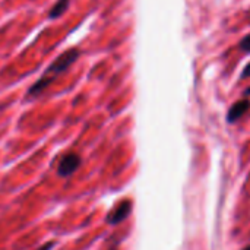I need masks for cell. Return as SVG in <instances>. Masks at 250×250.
<instances>
[{
  "instance_id": "3957f363",
  "label": "cell",
  "mask_w": 250,
  "mask_h": 250,
  "mask_svg": "<svg viewBox=\"0 0 250 250\" xmlns=\"http://www.w3.org/2000/svg\"><path fill=\"white\" fill-rule=\"evenodd\" d=\"M130 211H132V204H130V201H123V202H120V204L108 214L107 223L111 224V226H116V224L122 223L123 220H126L127 215L130 214Z\"/></svg>"
},
{
  "instance_id": "ba28073f",
  "label": "cell",
  "mask_w": 250,
  "mask_h": 250,
  "mask_svg": "<svg viewBox=\"0 0 250 250\" xmlns=\"http://www.w3.org/2000/svg\"><path fill=\"white\" fill-rule=\"evenodd\" d=\"M246 76H250V63L245 67V70H243V78H246Z\"/></svg>"
},
{
  "instance_id": "277c9868",
  "label": "cell",
  "mask_w": 250,
  "mask_h": 250,
  "mask_svg": "<svg viewBox=\"0 0 250 250\" xmlns=\"http://www.w3.org/2000/svg\"><path fill=\"white\" fill-rule=\"evenodd\" d=\"M250 110V101L249 100H242V101H237L236 104L231 105V108L229 110V114H227V120L230 123H234L237 122L239 119H242L248 111Z\"/></svg>"
},
{
  "instance_id": "7a4b0ae2",
  "label": "cell",
  "mask_w": 250,
  "mask_h": 250,
  "mask_svg": "<svg viewBox=\"0 0 250 250\" xmlns=\"http://www.w3.org/2000/svg\"><path fill=\"white\" fill-rule=\"evenodd\" d=\"M82 160L78 154H66L60 158L59 161V167H57V173L62 177H67L72 173L76 171V168L81 166Z\"/></svg>"
},
{
  "instance_id": "6da1fadb",
  "label": "cell",
  "mask_w": 250,
  "mask_h": 250,
  "mask_svg": "<svg viewBox=\"0 0 250 250\" xmlns=\"http://www.w3.org/2000/svg\"><path fill=\"white\" fill-rule=\"evenodd\" d=\"M79 56V51L78 50H69L66 53H63L54 63H51V66L47 69V72L44 73V76L29 89V95H40L45 88L47 85L57 76L60 75L62 72H64Z\"/></svg>"
},
{
  "instance_id": "5b68a950",
  "label": "cell",
  "mask_w": 250,
  "mask_h": 250,
  "mask_svg": "<svg viewBox=\"0 0 250 250\" xmlns=\"http://www.w3.org/2000/svg\"><path fill=\"white\" fill-rule=\"evenodd\" d=\"M67 4H69V0H59V1L51 7V10H50V18H57V16H60V15L66 10Z\"/></svg>"
},
{
  "instance_id": "52a82bcc",
  "label": "cell",
  "mask_w": 250,
  "mask_h": 250,
  "mask_svg": "<svg viewBox=\"0 0 250 250\" xmlns=\"http://www.w3.org/2000/svg\"><path fill=\"white\" fill-rule=\"evenodd\" d=\"M53 246H54V243L51 242V243H47V245H44L42 248H40V249H38V250H50V249H51V248H53Z\"/></svg>"
},
{
  "instance_id": "9c48e42d",
  "label": "cell",
  "mask_w": 250,
  "mask_h": 250,
  "mask_svg": "<svg viewBox=\"0 0 250 250\" xmlns=\"http://www.w3.org/2000/svg\"><path fill=\"white\" fill-rule=\"evenodd\" d=\"M243 250H250V245H249V246H246V248H245Z\"/></svg>"
},
{
  "instance_id": "30bf717a",
  "label": "cell",
  "mask_w": 250,
  "mask_h": 250,
  "mask_svg": "<svg viewBox=\"0 0 250 250\" xmlns=\"http://www.w3.org/2000/svg\"><path fill=\"white\" fill-rule=\"evenodd\" d=\"M111 250H117V249H111Z\"/></svg>"
},
{
  "instance_id": "8992f818",
  "label": "cell",
  "mask_w": 250,
  "mask_h": 250,
  "mask_svg": "<svg viewBox=\"0 0 250 250\" xmlns=\"http://www.w3.org/2000/svg\"><path fill=\"white\" fill-rule=\"evenodd\" d=\"M240 48L245 50V51H248V53H250V35L245 37V38L240 41Z\"/></svg>"
}]
</instances>
